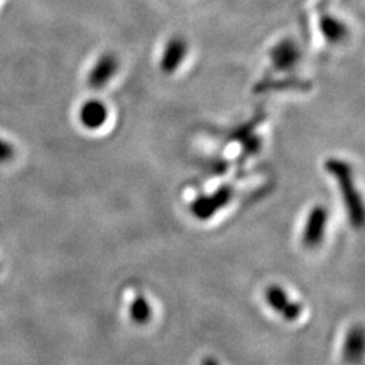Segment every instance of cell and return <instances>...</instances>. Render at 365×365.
<instances>
[{
    "label": "cell",
    "instance_id": "6da1fadb",
    "mask_svg": "<svg viewBox=\"0 0 365 365\" xmlns=\"http://www.w3.org/2000/svg\"><path fill=\"white\" fill-rule=\"evenodd\" d=\"M325 170L337 182L351 225L354 229H360L364 223V205L356 187L352 165L345 160L331 157L325 161Z\"/></svg>",
    "mask_w": 365,
    "mask_h": 365
},
{
    "label": "cell",
    "instance_id": "7a4b0ae2",
    "mask_svg": "<svg viewBox=\"0 0 365 365\" xmlns=\"http://www.w3.org/2000/svg\"><path fill=\"white\" fill-rule=\"evenodd\" d=\"M235 190L230 185H225L218 188L214 194L203 195L195 199L191 206L190 211L199 221H209L218 211L225 209L230 200L233 199Z\"/></svg>",
    "mask_w": 365,
    "mask_h": 365
},
{
    "label": "cell",
    "instance_id": "3957f363",
    "mask_svg": "<svg viewBox=\"0 0 365 365\" xmlns=\"http://www.w3.org/2000/svg\"><path fill=\"white\" fill-rule=\"evenodd\" d=\"M327 222L329 211L325 206L317 205L309 211L302 235V244L304 248L313 250L322 245L327 235Z\"/></svg>",
    "mask_w": 365,
    "mask_h": 365
},
{
    "label": "cell",
    "instance_id": "277c9868",
    "mask_svg": "<svg viewBox=\"0 0 365 365\" xmlns=\"http://www.w3.org/2000/svg\"><path fill=\"white\" fill-rule=\"evenodd\" d=\"M264 299L274 313L282 315L286 322H297L303 314V306L295 300L289 299L286 289L282 286L271 284L265 288Z\"/></svg>",
    "mask_w": 365,
    "mask_h": 365
},
{
    "label": "cell",
    "instance_id": "5b68a950",
    "mask_svg": "<svg viewBox=\"0 0 365 365\" xmlns=\"http://www.w3.org/2000/svg\"><path fill=\"white\" fill-rule=\"evenodd\" d=\"M190 51L188 41L182 36H172L165 42L160 56V69L164 75H173L182 66Z\"/></svg>",
    "mask_w": 365,
    "mask_h": 365
},
{
    "label": "cell",
    "instance_id": "8992f818",
    "mask_svg": "<svg viewBox=\"0 0 365 365\" xmlns=\"http://www.w3.org/2000/svg\"><path fill=\"white\" fill-rule=\"evenodd\" d=\"M119 71V60L114 53L106 52L101 54L91 66L87 83L92 90H102L117 76Z\"/></svg>",
    "mask_w": 365,
    "mask_h": 365
},
{
    "label": "cell",
    "instance_id": "52a82bcc",
    "mask_svg": "<svg viewBox=\"0 0 365 365\" xmlns=\"http://www.w3.org/2000/svg\"><path fill=\"white\" fill-rule=\"evenodd\" d=\"M365 339L364 330L361 325H353L342 345L341 359L345 365H361L364 360Z\"/></svg>",
    "mask_w": 365,
    "mask_h": 365
},
{
    "label": "cell",
    "instance_id": "ba28073f",
    "mask_svg": "<svg viewBox=\"0 0 365 365\" xmlns=\"http://www.w3.org/2000/svg\"><path fill=\"white\" fill-rule=\"evenodd\" d=\"M269 58L277 72L291 71L300 61L299 46L292 39H283L272 48Z\"/></svg>",
    "mask_w": 365,
    "mask_h": 365
},
{
    "label": "cell",
    "instance_id": "9c48e42d",
    "mask_svg": "<svg viewBox=\"0 0 365 365\" xmlns=\"http://www.w3.org/2000/svg\"><path fill=\"white\" fill-rule=\"evenodd\" d=\"M78 120L87 130L102 129L108 119V107L99 99H88L78 108Z\"/></svg>",
    "mask_w": 365,
    "mask_h": 365
},
{
    "label": "cell",
    "instance_id": "30bf717a",
    "mask_svg": "<svg viewBox=\"0 0 365 365\" xmlns=\"http://www.w3.org/2000/svg\"><path fill=\"white\" fill-rule=\"evenodd\" d=\"M318 27L322 37L330 45L342 43L349 36V29L346 24L333 14H321Z\"/></svg>",
    "mask_w": 365,
    "mask_h": 365
},
{
    "label": "cell",
    "instance_id": "8fae6325",
    "mask_svg": "<svg viewBox=\"0 0 365 365\" xmlns=\"http://www.w3.org/2000/svg\"><path fill=\"white\" fill-rule=\"evenodd\" d=\"M129 315L131 321L138 327H144L146 324H149L153 315L150 302L146 299L143 294L135 295V298L131 302Z\"/></svg>",
    "mask_w": 365,
    "mask_h": 365
},
{
    "label": "cell",
    "instance_id": "7c38bea8",
    "mask_svg": "<svg viewBox=\"0 0 365 365\" xmlns=\"http://www.w3.org/2000/svg\"><path fill=\"white\" fill-rule=\"evenodd\" d=\"M14 156H15V149H14L13 145L4 141L3 138H0V164L11 161Z\"/></svg>",
    "mask_w": 365,
    "mask_h": 365
},
{
    "label": "cell",
    "instance_id": "4fadbf2b",
    "mask_svg": "<svg viewBox=\"0 0 365 365\" xmlns=\"http://www.w3.org/2000/svg\"><path fill=\"white\" fill-rule=\"evenodd\" d=\"M200 365H220L218 364V361L215 360V359H212V357H205L202 361H200Z\"/></svg>",
    "mask_w": 365,
    "mask_h": 365
}]
</instances>
